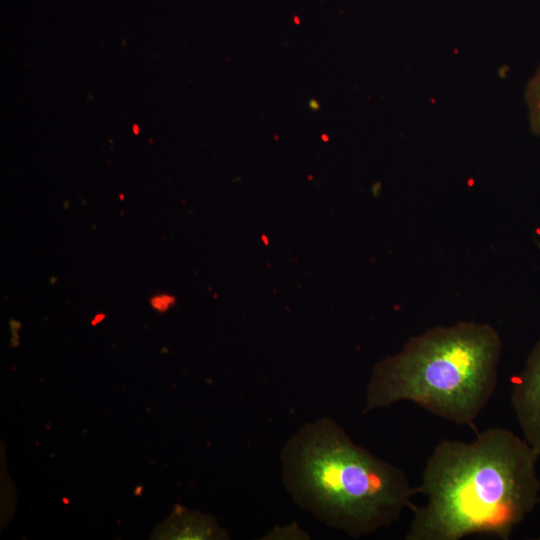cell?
Returning a JSON list of instances; mask_svg holds the SVG:
<instances>
[{
    "mask_svg": "<svg viewBox=\"0 0 540 540\" xmlns=\"http://www.w3.org/2000/svg\"><path fill=\"white\" fill-rule=\"evenodd\" d=\"M539 457L525 439L502 427L477 432L471 442L440 441L416 487L426 501L411 508L405 539H509L540 501Z\"/></svg>",
    "mask_w": 540,
    "mask_h": 540,
    "instance_id": "1",
    "label": "cell"
},
{
    "mask_svg": "<svg viewBox=\"0 0 540 540\" xmlns=\"http://www.w3.org/2000/svg\"><path fill=\"white\" fill-rule=\"evenodd\" d=\"M281 458L295 503L354 538L397 521L418 494L403 470L357 445L329 417L304 425Z\"/></svg>",
    "mask_w": 540,
    "mask_h": 540,
    "instance_id": "2",
    "label": "cell"
},
{
    "mask_svg": "<svg viewBox=\"0 0 540 540\" xmlns=\"http://www.w3.org/2000/svg\"><path fill=\"white\" fill-rule=\"evenodd\" d=\"M174 530L178 539H214L225 535L212 519L187 511L178 513Z\"/></svg>",
    "mask_w": 540,
    "mask_h": 540,
    "instance_id": "5",
    "label": "cell"
},
{
    "mask_svg": "<svg viewBox=\"0 0 540 540\" xmlns=\"http://www.w3.org/2000/svg\"><path fill=\"white\" fill-rule=\"evenodd\" d=\"M527 103L533 131L540 136V68L527 88Z\"/></svg>",
    "mask_w": 540,
    "mask_h": 540,
    "instance_id": "6",
    "label": "cell"
},
{
    "mask_svg": "<svg viewBox=\"0 0 540 540\" xmlns=\"http://www.w3.org/2000/svg\"><path fill=\"white\" fill-rule=\"evenodd\" d=\"M309 107L312 109V110H318L319 109V103L317 100L315 99H312L309 101Z\"/></svg>",
    "mask_w": 540,
    "mask_h": 540,
    "instance_id": "8",
    "label": "cell"
},
{
    "mask_svg": "<svg viewBox=\"0 0 540 540\" xmlns=\"http://www.w3.org/2000/svg\"><path fill=\"white\" fill-rule=\"evenodd\" d=\"M155 301H157V302H153L155 304V307H157L158 309H166L168 305L171 303L172 299L169 298L168 300H166V297H162L161 300L157 298Z\"/></svg>",
    "mask_w": 540,
    "mask_h": 540,
    "instance_id": "7",
    "label": "cell"
},
{
    "mask_svg": "<svg viewBox=\"0 0 540 540\" xmlns=\"http://www.w3.org/2000/svg\"><path fill=\"white\" fill-rule=\"evenodd\" d=\"M511 404L524 439L540 456V340L512 382Z\"/></svg>",
    "mask_w": 540,
    "mask_h": 540,
    "instance_id": "4",
    "label": "cell"
},
{
    "mask_svg": "<svg viewBox=\"0 0 540 540\" xmlns=\"http://www.w3.org/2000/svg\"><path fill=\"white\" fill-rule=\"evenodd\" d=\"M501 349L499 334L487 324L431 328L375 364L364 413L409 401L436 417L475 429L497 386Z\"/></svg>",
    "mask_w": 540,
    "mask_h": 540,
    "instance_id": "3",
    "label": "cell"
}]
</instances>
